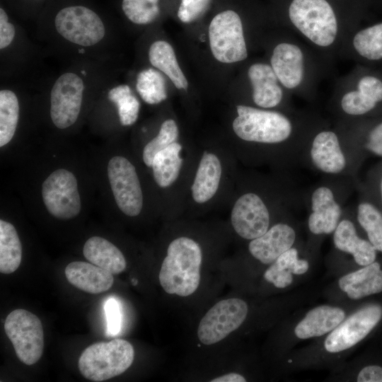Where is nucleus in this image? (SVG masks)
I'll return each mask as SVG.
<instances>
[{
  "label": "nucleus",
  "mask_w": 382,
  "mask_h": 382,
  "mask_svg": "<svg viewBox=\"0 0 382 382\" xmlns=\"http://www.w3.org/2000/svg\"><path fill=\"white\" fill-rule=\"evenodd\" d=\"M236 112L232 128L240 139L255 144L285 146L298 156L301 163L307 144L295 141L294 124L288 116L245 105H238Z\"/></svg>",
  "instance_id": "nucleus-1"
},
{
  "label": "nucleus",
  "mask_w": 382,
  "mask_h": 382,
  "mask_svg": "<svg viewBox=\"0 0 382 382\" xmlns=\"http://www.w3.org/2000/svg\"><path fill=\"white\" fill-rule=\"evenodd\" d=\"M202 250L197 242L188 237H178L170 242L163 260L158 279L168 294L188 296L200 283Z\"/></svg>",
  "instance_id": "nucleus-2"
},
{
  "label": "nucleus",
  "mask_w": 382,
  "mask_h": 382,
  "mask_svg": "<svg viewBox=\"0 0 382 382\" xmlns=\"http://www.w3.org/2000/svg\"><path fill=\"white\" fill-rule=\"evenodd\" d=\"M351 178L330 177L314 185L305 195L309 211L307 224L313 235L334 232L345 211L344 203Z\"/></svg>",
  "instance_id": "nucleus-3"
},
{
  "label": "nucleus",
  "mask_w": 382,
  "mask_h": 382,
  "mask_svg": "<svg viewBox=\"0 0 382 382\" xmlns=\"http://www.w3.org/2000/svg\"><path fill=\"white\" fill-rule=\"evenodd\" d=\"M358 151L335 131L322 129L308 141L301 163L325 176L351 178L356 170Z\"/></svg>",
  "instance_id": "nucleus-4"
},
{
  "label": "nucleus",
  "mask_w": 382,
  "mask_h": 382,
  "mask_svg": "<svg viewBox=\"0 0 382 382\" xmlns=\"http://www.w3.org/2000/svg\"><path fill=\"white\" fill-rule=\"evenodd\" d=\"M134 357V348L127 340L100 342L83 350L78 367L86 379L100 382L124 373L132 365Z\"/></svg>",
  "instance_id": "nucleus-5"
},
{
  "label": "nucleus",
  "mask_w": 382,
  "mask_h": 382,
  "mask_svg": "<svg viewBox=\"0 0 382 382\" xmlns=\"http://www.w3.org/2000/svg\"><path fill=\"white\" fill-rule=\"evenodd\" d=\"M289 17L295 28L315 45L326 47L335 41L338 23L328 1L293 0Z\"/></svg>",
  "instance_id": "nucleus-6"
},
{
  "label": "nucleus",
  "mask_w": 382,
  "mask_h": 382,
  "mask_svg": "<svg viewBox=\"0 0 382 382\" xmlns=\"http://www.w3.org/2000/svg\"><path fill=\"white\" fill-rule=\"evenodd\" d=\"M208 39L212 56L221 63H237L248 57L242 19L233 9H224L214 16L208 27Z\"/></svg>",
  "instance_id": "nucleus-7"
},
{
  "label": "nucleus",
  "mask_w": 382,
  "mask_h": 382,
  "mask_svg": "<svg viewBox=\"0 0 382 382\" xmlns=\"http://www.w3.org/2000/svg\"><path fill=\"white\" fill-rule=\"evenodd\" d=\"M4 330L21 362L30 366L40 359L44 337L42 325L37 316L25 309H16L6 317Z\"/></svg>",
  "instance_id": "nucleus-8"
},
{
  "label": "nucleus",
  "mask_w": 382,
  "mask_h": 382,
  "mask_svg": "<svg viewBox=\"0 0 382 382\" xmlns=\"http://www.w3.org/2000/svg\"><path fill=\"white\" fill-rule=\"evenodd\" d=\"M57 33L67 42L89 47L100 42L105 35V25L99 16L83 6L61 9L54 18Z\"/></svg>",
  "instance_id": "nucleus-9"
},
{
  "label": "nucleus",
  "mask_w": 382,
  "mask_h": 382,
  "mask_svg": "<svg viewBox=\"0 0 382 382\" xmlns=\"http://www.w3.org/2000/svg\"><path fill=\"white\" fill-rule=\"evenodd\" d=\"M248 307L245 301L231 298L218 301L202 318L197 337L205 345L216 344L237 330L245 320Z\"/></svg>",
  "instance_id": "nucleus-10"
},
{
  "label": "nucleus",
  "mask_w": 382,
  "mask_h": 382,
  "mask_svg": "<svg viewBox=\"0 0 382 382\" xmlns=\"http://www.w3.org/2000/svg\"><path fill=\"white\" fill-rule=\"evenodd\" d=\"M85 84L76 73L64 72L54 81L50 91V117L59 129H66L77 120L82 105Z\"/></svg>",
  "instance_id": "nucleus-11"
},
{
  "label": "nucleus",
  "mask_w": 382,
  "mask_h": 382,
  "mask_svg": "<svg viewBox=\"0 0 382 382\" xmlns=\"http://www.w3.org/2000/svg\"><path fill=\"white\" fill-rule=\"evenodd\" d=\"M42 197L47 210L59 219H72L81 211L76 178L64 168L54 170L46 178L42 185Z\"/></svg>",
  "instance_id": "nucleus-12"
},
{
  "label": "nucleus",
  "mask_w": 382,
  "mask_h": 382,
  "mask_svg": "<svg viewBox=\"0 0 382 382\" xmlns=\"http://www.w3.org/2000/svg\"><path fill=\"white\" fill-rule=\"evenodd\" d=\"M108 176L118 208L127 216L139 215L143 207V194L133 164L123 156H114L108 165Z\"/></svg>",
  "instance_id": "nucleus-13"
},
{
  "label": "nucleus",
  "mask_w": 382,
  "mask_h": 382,
  "mask_svg": "<svg viewBox=\"0 0 382 382\" xmlns=\"http://www.w3.org/2000/svg\"><path fill=\"white\" fill-rule=\"evenodd\" d=\"M382 318V307L369 305L353 313L326 337L327 352L337 353L347 350L365 338Z\"/></svg>",
  "instance_id": "nucleus-14"
},
{
  "label": "nucleus",
  "mask_w": 382,
  "mask_h": 382,
  "mask_svg": "<svg viewBox=\"0 0 382 382\" xmlns=\"http://www.w3.org/2000/svg\"><path fill=\"white\" fill-rule=\"evenodd\" d=\"M270 208L262 197L253 191L241 195L231 212V222L241 238L253 240L264 234L270 227Z\"/></svg>",
  "instance_id": "nucleus-15"
},
{
  "label": "nucleus",
  "mask_w": 382,
  "mask_h": 382,
  "mask_svg": "<svg viewBox=\"0 0 382 382\" xmlns=\"http://www.w3.org/2000/svg\"><path fill=\"white\" fill-rule=\"evenodd\" d=\"M296 238V232L292 225L284 221L277 222L264 234L251 240L248 251L261 263L270 265L294 246Z\"/></svg>",
  "instance_id": "nucleus-16"
},
{
  "label": "nucleus",
  "mask_w": 382,
  "mask_h": 382,
  "mask_svg": "<svg viewBox=\"0 0 382 382\" xmlns=\"http://www.w3.org/2000/svg\"><path fill=\"white\" fill-rule=\"evenodd\" d=\"M270 66L279 81L288 89L296 88L303 81L304 57L301 48L294 44L282 42L276 45Z\"/></svg>",
  "instance_id": "nucleus-17"
},
{
  "label": "nucleus",
  "mask_w": 382,
  "mask_h": 382,
  "mask_svg": "<svg viewBox=\"0 0 382 382\" xmlns=\"http://www.w3.org/2000/svg\"><path fill=\"white\" fill-rule=\"evenodd\" d=\"M248 76L252 86L253 100L258 108L271 109L281 103L283 91L270 65L253 64L248 70Z\"/></svg>",
  "instance_id": "nucleus-18"
},
{
  "label": "nucleus",
  "mask_w": 382,
  "mask_h": 382,
  "mask_svg": "<svg viewBox=\"0 0 382 382\" xmlns=\"http://www.w3.org/2000/svg\"><path fill=\"white\" fill-rule=\"evenodd\" d=\"M382 101V81L374 76H364L357 89L345 93L340 108L349 116H361L373 110Z\"/></svg>",
  "instance_id": "nucleus-19"
},
{
  "label": "nucleus",
  "mask_w": 382,
  "mask_h": 382,
  "mask_svg": "<svg viewBox=\"0 0 382 382\" xmlns=\"http://www.w3.org/2000/svg\"><path fill=\"white\" fill-rule=\"evenodd\" d=\"M333 243L337 250L352 255L359 265L366 266L376 260L377 250L369 240L358 236L355 224L344 214L333 232Z\"/></svg>",
  "instance_id": "nucleus-20"
},
{
  "label": "nucleus",
  "mask_w": 382,
  "mask_h": 382,
  "mask_svg": "<svg viewBox=\"0 0 382 382\" xmlns=\"http://www.w3.org/2000/svg\"><path fill=\"white\" fill-rule=\"evenodd\" d=\"M64 273L71 284L90 294L104 292L111 288L114 282L113 274L108 270L83 261L70 262Z\"/></svg>",
  "instance_id": "nucleus-21"
},
{
  "label": "nucleus",
  "mask_w": 382,
  "mask_h": 382,
  "mask_svg": "<svg viewBox=\"0 0 382 382\" xmlns=\"http://www.w3.org/2000/svg\"><path fill=\"white\" fill-rule=\"evenodd\" d=\"M345 318L340 308L319 306L309 311L296 325L294 334L299 339H308L332 331Z\"/></svg>",
  "instance_id": "nucleus-22"
},
{
  "label": "nucleus",
  "mask_w": 382,
  "mask_h": 382,
  "mask_svg": "<svg viewBox=\"0 0 382 382\" xmlns=\"http://www.w3.org/2000/svg\"><path fill=\"white\" fill-rule=\"evenodd\" d=\"M340 289L352 299L358 300L382 291V270L378 262L364 266L339 279Z\"/></svg>",
  "instance_id": "nucleus-23"
},
{
  "label": "nucleus",
  "mask_w": 382,
  "mask_h": 382,
  "mask_svg": "<svg viewBox=\"0 0 382 382\" xmlns=\"http://www.w3.org/2000/svg\"><path fill=\"white\" fill-rule=\"evenodd\" d=\"M221 173V163L218 156L214 153L204 151L191 187L195 202L205 203L215 195L219 187Z\"/></svg>",
  "instance_id": "nucleus-24"
},
{
  "label": "nucleus",
  "mask_w": 382,
  "mask_h": 382,
  "mask_svg": "<svg viewBox=\"0 0 382 382\" xmlns=\"http://www.w3.org/2000/svg\"><path fill=\"white\" fill-rule=\"evenodd\" d=\"M148 57L153 67L166 76L179 90L188 89V81L181 69L173 46L167 41L158 40L149 47Z\"/></svg>",
  "instance_id": "nucleus-25"
},
{
  "label": "nucleus",
  "mask_w": 382,
  "mask_h": 382,
  "mask_svg": "<svg viewBox=\"0 0 382 382\" xmlns=\"http://www.w3.org/2000/svg\"><path fill=\"white\" fill-rule=\"evenodd\" d=\"M83 254L90 262L112 274L121 273L127 266L125 257L120 249L100 236H93L86 241Z\"/></svg>",
  "instance_id": "nucleus-26"
},
{
  "label": "nucleus",
  "mask_w": 382,
  "mask_h": 382,
  "mask_svg": "<svg viewBox=\"0 0 382 382\" xmlns=\"http://www.w3.org/2000/svg\"><path fill=\"white\" fill-rule=\"evenodd\" d=\"M309 268V263L305 259L299 257V250L292 247L282 254L270 264L264 273V279L275 287L284 289L293 282L292 274H305Z\"/></svg>",
  "instance_id": "nucleus-27"
},
{
  "label": "nucleus",
  "mask_w": 382,
  "mask_h": 382,
  "mask_svg": "<svg viewBox=\"0 0 382 382\" xmlns=\"http://www.w3.org/2000/svg\"><path fill=\"white\" fill-rule=\"evenodd\" d=\"M182 145L175 141L158 152L151 168L157 185L163 188L170 186L179 176L183 159L180 156Z\"/></svg>",
  "instance_id": "nucleus-28"
},
{
  "label": "nucleus",
  "mask_w": 382,
  "mask_h": 382,
  "mask_svg": "<svg viewBox=\"0 0 382 382\" xmlns=\"http://www.w3.org/2000/svg\"><path fill=\"white\" fill-rule=\"evenodd\" d=\"M22 246L18 233L11 223L0 220V272L11 274L19 267Z\"/></svg>",
  "instance_id": "nucleus-29"
},
{
  "label": "nucleus",
  "mask_w": 382,
  "mask_h": 382,
  "mask_svg": "<svg viewBox=\"0 0 382 382\" xmlns=\"http://www.w3.org/2000/svg\"><path fill=\"white\" fill-rule=\"evenodd\" d=\"M136 89L141 98L150 105L161 103L168 97L165 78L154 67L143 69L138 74Z\"/></svg>",
  "instance_id": "nucleus-30"
},
{
  "label": "nucleus",
  "mask_w": 382,
  "mask_h": 382,
  "mask_svg": "<svg viewBox=\"0 0 382 382\" xmlns=\"http://www.w3.org/2000/svg\"><path fill=\"white\" fill-rule=\"evenodd\" d=\"M19 102L16 93L9 89L0 91V146L13 137L19 119Z\"/></svg>",
  "instance_id": "nucleus-31"
},
{
  "label": "nucleus",
  "mask_w": 382,
  "mask_h": 382,
  "mask_svg": "<svg viewBox=\"0 0 382 382\" xmlns=\"http://www.w3.org/2000/svg\"><path fill=\"white\" fill-rule=\"evenodd\" d=\"M356 218L366 233L369 241L382 252V212L374 203L360 201L356 208Z\"/></svg>",
  "instance_id": "nucleus-32"
},
{
  "label": "nucleus",
  "mask_w": 382,
  "mask_h": 382,
  "mask_svg": "<svg viewBox=\"0 0 382 382\" xmlns=\"http://www.w3.org/2000/svg\"><path fill=\"white\" fill-rule=\"evenodd\" d=\"M108 98L117 108L120 122L123 126L135 123L139 117L140 103L127 84H120L112 88L108 92Z\"/></svg>",
  "instance_id": "nucleus-33"
},
{
  "label": "nucleus",
  "mask_w": 382,
  "mask_h": 382,
  "mask_svg": "<svg viewBox=\"0 0 382 382\" xmlns=\"http://www.w3.org/2000/svg\"><path fill=\"white\" fill-rule=\"evenodd\" d=\"M353 46L362 57L369 60L382 59V23L364 28L353 38Z\"/></svg>",
  "instance_id": "nucleus-34"
},
{
  "label": "nucleus",
  "mask_w": 382,
  "mask_h": 382,
  "mask_svg": "<svg viewBox=\"0 0 382 382\" xmlns=\"http://www.w3.org/2000/svg\"><path fill=\"white\" fill-rule=\"evenodd\" d=\"M122 9L132 23L148 25L161 13L160 0H122Z\"/></svg>",
  "instance_id": "nucleus-35"
},
{
  "label": "nucleus",
  "mask_w": 382,
  "mask_h": 382,
  "mask_svg": "<svg viewBox=\"0 0 382 382\" xmlns=\"http://www.w3.org/2000/svg\"><path fill=\"white\" fill-rule=\"evenodd\" d=\"M178 136L179 129L176 122L173 119L166 120L161 124L158 134L144 148L143 161L146 166L151 167L156 154L175 142Z\"/></svg>",
  "instance_id": "nucleus-36"
},
{
  "label": "nucleus",
  "mask_w": 382,
  "mask_h": 382,
  "mask_svg": "<svg viewBox=\"0 0 382 382\" xmlns=\"http://www.w3.org/2000/svg\"><path fill=\"white\" fill-rule=\"evenodd\" d=\"M212 3L213 0H180L177 16L183 23H195L208 12Z\"/></svg>",
  "instance_id": "nucleus-37"
},
{
  "label": "nucleus",
  "mask_w": 382,
  "mask_h": 382,
  "mask_svg": "<svg viewBox=\"0 0 382 382\" xmlns=\"http://www.w3.org/2000/svg\"><path fill=\"white\" fill-rule=\"evenodd\" d=\"M104 310L107 321L106 334L108 336H115L121 330L122 313L120 304L115 299L110 298L105 303Z\"/></svg>",
  "instance_id": "nucleus-38"
},
{
  "label": "nucleus",
  "mask_w": 382,
  "mask_h": 382,
  "mask_svg": "<svg viewBox=\"0 0 382 382\" xmlns=\"http://www.w3.org/2000/svg\"><path fill=\"white\" fill-rule=\"evenodd\" d=\"M362 146L369 153L382 157V122L369 132Z\"/></svg>",
  "instance_id": "nucleus-39"
},
{
  "label": "nucleus",
  "mask_w": 382,
  "mask_h": 382,
  "mask_svg": "<svg viewBox=\"0 0 382 382\" xmlns=\"http://www.w3.org/2000/svg\"><path fill=\"white\" fill-rule=\"evenodd\" d=\"M15 27L9 22L8 17L3 8H0V49L4 50L13 42Z\"/></svg>",
  "instance_id": "nucleus-40"
},
{
  "label": "nucleus",
  "mask_w": 382,
  "mask_h": 382,
  "mask_svg": "<svg viewBox=\"0 0 382 382\" xmlns=\"http://www.w3.org/2000/svg\"><path fill=\"white\" fill-rule=\"evenodd\" d=\"M358 382H382V367L370 365L364 367L359 373Z\"/></svg>",
  "instance_id": "nucleus-41"
},
{
  "label": "nucleus",
  "mask_w": 382,
  "mask_h": 382,
  "mask_svg": "<svg viewBox=\"0 0 382 382\" xmlns=\"http://www.w3.org/2000/svg\"><path fill=\"white\" fill-rule=\"evenodd\" d=\"M212 382H245V378L237 373H228L210 380Z\"/></svg>",
  "instance_id": "nucleus-42"
},
{
  "label": "nucleus",
  "mask_w": 382,
  "mask_h": 382,
  "mask_svg": "<svg viewBox=\"0 0 382 382\" xmlns=\"http://www.w3.org/2000/svg\"><path fill=\"white\" fill-rule=\"evenodd\" d=\"M378 190H379L380 199L382 203V177L379 183Z\"/></svg>",
  "instance_id": "nucleus-43"
},
{
  "label": "nucleus",
  "mask_w": 382,
  "mask_h": 382,
  "mask_svg": "<svg viewBox=\"0 0 382 382\" xmlns=\"http://www.w3.org/2000/svg\"><path fill=\"white\" fill-rule=\"evenodd\" d=\"M137 283V280H135V279H133V280H132V284H133L134 285H136Z\"/></svg>",
  "instance_id": "nucleus-44"
}]
</instances>
